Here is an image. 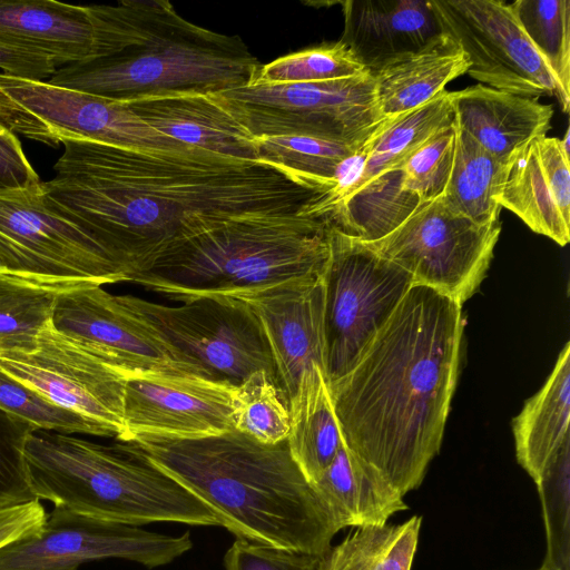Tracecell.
Masks as SVG:
<instances>
[{
	"mask_svg": "<svg viewBox=\"0 0 570 570\" xmlns=\"http://www.w3.org/2000/svg\"><path fill=\"white\" fill-rule=\"evenodd\" d=\"M366 69L341 40L324 42L259 65L247 86L322 82L350 78Z\"/></svg>",
	"mask_w": 570,
	"mask_h": 570,
	"instance_id": "obj_35",
	"label": "cell"
},
{
	"mask_svg": "<svg viewBox=\"0 0 570 570\" xmlns=\"http://www.w3.org/2000/svg\"><path fill=\"white\" fill-rule=\"evenodd\" d=\"M40 183L18 136L0 124V193L32 189Z\"/></svg>",
	"mask_w": 570,
	"mask_h": 570,
	"instance_id": "obj_41",
	"label": "cell"
},
{
	"mask_svg": "<svg viewBox=\"0 0 570 570\" xmlns=\"http://www.w3.org/2000/svg\"><path fill=\"white\" fill-rule=\"evenodd\" d=\"M459 303L412 285L351 368L328 384L343 442L404 497L438 454L455 390Z\"/></svg>",
	"mask_w": 570,
	"mask_h": 570,
	"instance_id": "obj_2",
	"label": "cell"
},
{
	"mask_svg": "<svg viewBox=\"0 0 570 570\" xmlns=\"http://www.w3.org/2000/svg\"><path fill=\"white\" fill-rule=\"evenodd\" d=\"M340 39L371 73L445 33L432 0H347Z\"/></svg>",
	"mask_w": 570,
	"mask_h": 570,
	"instance_id": "obj_20",
	"label": "cell"
},
{
	"mask_svg": "<svg viewBox=\"0 0 570 570\" xmlns=\"http://www.w3.org/2000/svg\"><path fill=\"white\" fill-rule=\"evenodd\" d=\"M257 159L293 174L301 183L321 193L332 184L337 166L360 145L330 141L313 137L254 138Z\"/></svg>",
	"mask_w": 570,
	"mask_h": 570,
	"instance_id": "obj_32",
	"label": "cell"
},
{
	"mask_svg": "<svg viewBox=\"0 0 570 570\" xmlns=\"http://www.w3.org/2000/svg\"><path fill=\"white\" fill-rule=\"evenodd\" d=\"M82 284L90 283L41 282L0 271V354L32 350L58 296Z\"/></svg>",
	"mask_w": 570,
	"mask_h": 570,
	"instance_id": "obj_30",
	"label": "cell"
},
{
	"mask_svg": "<svg viewBox=\"0 0 570 570\" xmlns=\"http://www.w3.org/2000/svg\"><path fill=\"white\" fill-rule=\"evenodd\" d=\"M547 534L541 570H570V438L554 452L535 482Z\"/></svg>",
	"mask_w": 570,
	"mask_h": 570,
	"instance_id": "obj_36",
	"label": "cell"
},
{
	"mask_svg": "<svg viewBox=\"0 0 570 570\" xmlns=\"http://www.w3.org/2000/svg\"><path fill=\"white\" fill-rule=\"evenodd\" d=\"M338 530L386 524L407 509L403 497L344 444L321 476L311 483Z\"/></svg>",
	"mask_w": 570,
	"mask_h": 570,
	"instance_id": "obj_25",
	"label": "cell"
},
{
	"mask_svg": "<svg viewBox=\"0 0 570 570\" xmlns=\"http://www.w3.org/2000/svg\"><path fill=\"white\" fill-rule=\"evenodd\" d=\"M454 126L453 166L442 197L454 210L478 224L498 222L502 208L497 198L503 184L505 163L494 158Z\"/></svg>",
	"mask_w": 570,
	"mask_h": 570,
	"instance_id": "obj_29",
	"label": "cell"
},
{
	"mask_svg": "<svg viewBox=\"0 0 570 570\" xmlns=\"http://www.w3.org/2000/svg\"><path fill=\"white\" fill-rule=\"evenodd\" d=\"M117 296L204 377L236 386L264 371L278 385L263 328L246 302L212 296L169 306L131 294Z\"/></svg>",
	"mask_w": 570,
	"mask_h": 570,
	"instance_id": "obj_8",
	"label": "cell"
},
{
	"mask_svg": "<svg viewBox=\"0 0 570 570\" xmlns=\"http://www.w3.org/2000/svg\"><path fill=\"white\" fill-rule=\"evenodd\" d=\"M501 233L500 220L481 225L441 196L420 206L386 236L364 242L430 287L462 305L483 281Z\"/></svg>",
	"mask_w": 570,
	"mask_h": 570,
	"instance_id": "obj_10",
	"label": "cell"
},
{
	"mask_svg": "<svg viewBox=\"0 0 570 570\" xmlns=\"http://www.w3.org/2000/svg\"><path fill=\"white\" fill-rule=\"evenodd\" d=\"M189 533L168 535L55 507L37 532L0 548V570H77L90 560L122 558L149 568L180 557Z\"/></svg>",
	"mask_w": 570,
	"mask_h": 570,
	"instance_id": "obj_14",
	"label": "cell"
},
{
	"mask_svg": "<svg viewBox=\"0 0 570 570\" xmlns=\"http://www.w3.org/2000/svg\"><path fill=\"white\" fill-rule=\"evenodd\" d=\"M121 102L153 129L179 144L258 160L254 138L210 94H169Z\"/></svg>",
	"mask_w": 570,
	"mask_h": 570,
	"instance_id": "obj_22",
	"label": "cell"
},
{
	"mask_svg": "<svg viewBox=\"0 0 570 570\" xmlns=\"http://www.w3.org/2000/svg\"><path fill=\"white\" fill-rule=\"evenodd\" d=\"M0 269L41 282L104 286L128 279L85 229L46 204L41 183L0 193Z\"/></svg>",
	"mask_w": 570,
	"mask_h": 570,
	"instance_id": "obj_12",
	"label": "cell"
},
{
	"mask_svg": "<svg viewBox=\"0 0 570 570\" xmlns=\"http://www.w3.org/2000/svg\"><path fill=\"white\" fill-rule=\"evenodd\" d=\"M242 301L261 323L287 401L306 370L317 365L325 374L323 277L281 283Z\"/></svg>",
	"mask_w": 570,
	"mask_h": 570,
	"instance_id": "obj_18",
	"label": "cell"
},
{
	"mask_svg": "<svg viewBox=\"0 0 570 570\" xmlns=\"http://www.w3.org/2000/svg\"><path fill=\"white\" fill-rule=\"evenodd\" d=\"M235 385L194 374L145 371L126 382L121 441L139 435L197 439L234 430Z\"/></svg>",
	"mask_w": 570,
	"mask_h": 570,
	"instance_id": "obj_17",
	"label": "cell"
},
{
	"mask_svg": "<svg viewBox=\"0 0 570 570\" xmlns=\"http://www.w3.org/2000/svg\"><path fill=\"white\" fill-rule=\"evenodd\" d=\"M331 253L325 219L298 213L250 216L170 245L128 282L180 303L242 299L288 281L324 277Z\"/></svg>",
	"mask_w": 570,
	"mask_h": 570,
	"instance_id": "obj_5",
	"label": "cell"
},
{
	"mask_svg": "<svg viewBox=\"0 0 570 570\" xmlns=\"http://www.w3.org/2000/svg\"><path fill=\"white\" fill-rule=\"evenodd\" d=\"M22 454L30 491L55 507L132 525L155 521L220 525L204 502L129 441L101 444L33 430Z\"/></svg>",
	"mask_w": 570,
	"mask_h": 570,
	"instance_id": "obj_6",
	"label": "cell"
},
{
	"mask_svg": "<svg viewBox=\"0 0 570 570\" xmlns=\"http://www.w3.org/2000/svg\"><path fill=\"white\" fill-rule=\"evenodd\" d=\"M324 557L237 539L224 557L225 570H322Z\"/></svg>",
	"mask_w": 570,
	"mask_h": 570,
	"instance_id": "obj_40",
	"label": "cell"
},
{
	"mask_svg": "<svg viewBox=\"0 0 570 570\" xmlns=\"http://www.w3.org/2000/svg\"><path fill=\"white\" fill-rule=\"evenodd\" d=\"M33 430L26 421L0 410V509L38 500L29 489L22 454Z\"/></svg>",
	"mask_w": 570,
	"mask_h": 570,
	"instance_id": "obj_39",
	"label": "cell"
},
{
	"mask_svg": "<svg viewBox=\"0 0 570 570\" xmlns=\"http://www.w3.org/2000/svg\"><path fill=\"white\" fill-rule=\"evenodd\" d=\"M422 518L396 525L360 527L331 548L322 570H411Z\"/></svg>",
	"mask_w": 570,
	"mask_h": 570,
	"instance_id": "obj_31",
	"label": "cell"
},
{
	"mask_svg": "<svg viewBox=\"0 0 570 570\" xmlns=\"http://www.w3.org/2000/svg\"><path fill=\"white\" fill-rule=\"evenodd\" d=\"M1 271V269H0Z\"/></svg>",
	"mask_w": 570,
	"mask_h": 570,
	"instance_id": "obj_45",
	"label": "cell"
},
{
	"mask_svg": "<svg viewBox=\"0 0 570 570\" xmlns=\"http://www.w3.org/2000/svg\"><path fill=\"white\" fill-rule=\"evenodd\" d=\"M553 107L484 85L454 91L453 122L505 163L513 150L551 128Z\"/></svg>",
	"mask_w": 570,
	"mask_h": 570,
	"instance_id": "obj_23",
	"label": "cell"
},
{
	"mask_svg": "<svg viewBox=\"0 0 570 570\" xmlns=\"http://www.w3.org/2000/svg\"><path fill=\"white\" fill-rule=\"evenodd\" d=\"M0 69L9 76L47 81L55 75L58 66L42 55L0 45Z\"/></svg>",
	"mask_w": 570,
	"mask_h": 570,
	"instance_id": "obj_43",
	"label": "cell"
},
{
	"mask_svg": "<svg viewBox=\"0 0 570 570\" xmlns=\"http://www.w3.org/2000/svg\"><path fill=\"white\" fill-rule=\"evenodd\" d=\"M0 410L17 416L36 430L109 438L100 425L62 409L41 394L0 372Z\"/></svg>",
	"mask_w": 570,
	"mask_h": 570,
	"instance_id": "obj_37",
	"label": "cell"
},
{
	"mask_svg": "<svg viewBox=\"0 0 570 570\" xmlns=\"http://www.w3.org/2000/svg\"><path fill=\"white\" fill-rule=\"evenodd\" d=\"M232 420L234 430L253 440L278 444L289 432L288 401L266 372L256 371L234 386Z\"/></svg>",
	"mask_w": 570,
	"mask_h": 570,
	"instance_id": "obj_34",
	"label": "cell"
},
{
	"mask_svg": "<svg viewBox=\"0 0 570 570\" xmlns=\"http://www.w3.org/2000/svg\"><path fill=\"white\" fill-rule=\"evenodd\" d=\"M453 98L454 91L444 90L415 109L389 117L370 138L363 173L350 198L382 175L401 169L434 134L452 124Z\"/></svg>",
	"mask_w": 570,
	"mask_h": 570,
	"instance_id": "obj_28",
	"label": "cell"
},
{
	"mask_svg": "<svg viewBox=\"0 0 570 570\" xmlns=\"http://www.w3.org/2000/svg\"><path fill=\"white\" fill-rule=\"evenodd\" d=\"M528 39L570 104V1L515 0L509 3Z\"/></svg>",
	"mask_w": 570,
	"mask_h": 570,
	"instance_id": "obj_33",
	"label": "cell"
},
{
	"mask_svg": "<svg viewBox=\"0 0 570 570\" xmlns=\"http://www.w3.org/2000/svg\"><path fill=\"white\" fill-rule=\"evenodd\" d=\"M0 45L42 55L58 68L90 59L95 29L88 6L0 0Z\"/></svg>",
	"mask_w": 570,
	"mask_h": 570,
	"instance_id": "obj_21",
	"label": "cell"
},
{
	"mask_svg": "<svg viewBox=\"0 0 570 570\" xmlns=\"http://www.w3.org/2000/svg\"><path fill=\"white\" fill-rule=\"evenodd\" d=\"M90 59L59 67L49 83L114 101L169 94H217L247 86L259 61L239 36L183 18L167 0L88 6Z\"/></svg>",
	"mask_w": 570,
	"mask_h": 570,
	"instance_id": "obj_4",
	"label": "cell"
},
{
	"mask_svg": "<svg viewBox=\"0 0 570 570\" xmlns=\"http://www.w3.org/2000/svg\"><path fill=\"white\" fill-rule=\"evenodd\" d=\"M454 122L443 127L421 146L402 166V188L421 203L443 196L450 179L454 148Z\"/></svg>",
	"mask_w": 570,
	"mask_h": 570,
	"instance_id": "obj_38",
	"label": "cell"
},
{
	"mask_svg": "<svg viewBox=\"0 0 570 570\" xmlns=\"http://www.w3.org/2000/svg\"><path fill=\"white\" fill-rule=\"evenodd\" d=\"M41 181L46 204L85 229L130 276L170 245L225 222L297 214L318 193L265 163L67 140Z\"/></svg>",
	"mask_w": 570,
	"mask_h": 570,
	"instance_id": "obj_1",
	"label": "cell"
},
{
	"mask_svg": "<svg viewBox=\"0 0 570 570\" xmlns=\"http://www.w3.org/2000/svg\"><path fill=\"white\" fill-rule=\"evenodd\" d=\"M570 344L566 343L544 385L514 417L512 430L520 465L534 483L570 438Z\"/></svg>",
	"mask_w": 570,
	"mask_h": 570,
	"instance_id": "obj_26",
	"label": "cell"
},
{
	"mask_svg": "<svg viewBox=\"0 0 570 570\" xmlns=\"http://www.w3.org/2000/svg\"><path fill=\"white\" fill-rule=\"evenodd\" d=\"M539 570H541V569H539Z\"/></svg>",
	"mask_w": 570,
	"mask_h": 570,
	"instance_id": "obj_44",
	"label": "cell"
},
{
	"mask_svg": "<svg viewBox=\"0 0 570 570\" xmlns=\"http://www.w3.org/2000/svg\"><path fill=\"white\" fill-rule=\"evenodd\" d=\"M253 138L313 137L360 145L389 118L365 70L337 80L244 86L210 94Z\"/></svg>",
	"mask_w": 570,
	"mask_h": 570,
	"instance_id": "obj_7",
	"label": "cell"
},
{
	"mask_svg": "<svg viewBox=\"0 0 570 570\" xmlns=\"http://www.w3.org/2000/svg\"><path fill=\"white\" fill-rule=\"evenodd\" d=\"M47 518L39 500L0 509V548L30 535L42 527Z\"/></svg>",
	"mask_w": 570,
	"mask_h": 570,
	"instance_id": "obj_42",
	"label": "cell"
},
{
	"mask_svg": "<svg viewBox=\"0 0 570 570\" xmlns=\"http://www.w3.org/2000/svg\"><path fill=\"white\" fill-rule=\"evenodd\" d=\"M440 21L466 55L468 75L481 85L525 98L553 96L559 85L509 3L501 0H432Z\"/></svg>",
	"mask_w": 570,
	"mask_h": 570,
	"instance_id": "obj_15",
	"label": "cell"
},
{
	"mask_svg": "<svg viewBox=\"0 0 570 570\" xmlns=\"http://www.w3.org/2000/svg\"><path fill=\"white\" fill-rule=\"evenodd\" d=\"M469 68L466 55L445 32L422 50L372 73L381 114L393 117L424 105Z\"/></svg>",
	"mask_w": 570,
	"mask_h": 570,
	"instance_id": "obj_24",
	"label": "cell"
},
{
	"mask_svg": "<svg viewBox=\"0 0 570 570\" xmlns=\"http://www.w3.org/2000/svg\"><path fill=\"white\" fill-rule=\"evenodd\" d=\"M0 124L14 135L58 147L67 140L178 150L125 102L0 72Z\"/></svg>",
	"mask_w": 570,
	"mask_h": 570,
	"instance_id": "obj_11",
	"label": "cell"
},
{
	"mask_svg": "<svg viewBox=\"0 0 570 570\" xmlns=\"http://www.w3.org/2000/svg\"><path fill=\"white\" fill-rule=\"evenodd\" d=\"M531 230L561 246L570 240L569 153L561 140L541 135L511 153L497 198Z\"/></svg>",
	"mask_w": 570,
	"mask_h": 570,
	"instance_id": "obj_19",
	"label": "cell"
},
{
	"mask_svg": "<svg viewBox=\"0 0 570 570\" xmlns=\"http://www.w3.org/2000/svg\"><path fill=\"white\" fill-rule=\"evenodd\" d=\"M331 244L323 277L327 384L351 368L413 285L403 268L333 226Z\"/></svg>",
	"mask_w": 570,
	"mask_h": 570,
	"instance_id": "obj_9",
	"label": "cell"
},
{
	"mask_svg": "<svg viewBox=\"0 0 570 570\" xmlns=\"http://www.w3.org/2000/svg\"><path fill=\"white\" fill-rule=\"evenodd\" d=\"M289 453L309 483L334 460L343 438L323 370L314 365L299 380L288 399Z\"/></svg>",
	"mask_w": 570,
	"mask_h": 570,
	"instance_id": "obj_27",
	"label": "cell"
},
{
	"mask_svg": "<svg viewBox=\"0 0 570 570\" xmlns=\"http://www.w3.org/2000/svg\"><path fill=\"white\" fill-rule=\"evenodd\" d=\"M51 322L128 375L153 371L203 376L102 285L82 284L61 293Z\"/></svg>",
	"mask_w": 570,
	"mask_h": 570,
	"instance_id": "obj_16",
	"label": "cell"
},
{
	"mask_svg": "<svg viewBox=\"0 0 570 570\" xmlns=\"http://www.w3.org/2000/svg\"><path fill=\"white\" fill-rule=\"evenodd\" d=\"M129 442L237 539L325 557L340 531L287 441L268 445L232 430L197 439L139 435Z\"/></svg>",
	"mask_w": 570,
	"mask_h": 570,
	"instance_id": "obj_3",
	"label": "cell"
},
{
	"mask_svg": "<svg viewBox=\"0 0 570 570\" xmlns=\"http://www.w3.org/2000/svg\"><path fill=\"white\" fill-rule=\"evenodd\" d=\"M0 372L100 425L109 438L124 439V400L129 375L57 330L51 321L32 350L0 354Z\"/></svg>",
	"mask_w": 570,
	"mask_h": 570,
	"instance_id": "obj_13",
	"label": "cell"
}]
</instances>
